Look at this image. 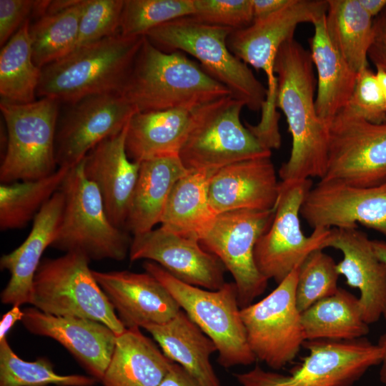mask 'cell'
I'll list each match as a JSON object with an SVG mask.
<instances>
[{
  "label": "cell",
  "mask_w": 386,
  "mask_h": 386,
  "mask_svg": "<svg viewBox=\"0 0 386 386\" xmlns=\"http://www.w3.org/2000/svg\"><path fill=\"white\" fill-rule=\"evenodd\" d=\"M313 66L310 51L294 38L281 46L276 57L277 108L292 136L290 157L279 170L281 182L321 179L326 172L328 127L315 109Z\"/></svg>",
  "instance_id": "cell-1"
},
{
  "label": "cell",
  "mask_w": 386,
  "mask_h": 386,
  "mask_svg": "<svg viewBox=\"0 0 386 386\" xmlns=\"http://www.w3.org/2000/svg\"><path fill=\"white\" fill-rule=\"evenodd\" d=\"M121 94L135 112L174 109L194 111L232 95L229 90L183 52H165L146 36Z\"/></svg>",
  "instance_id": "cell-2"
},
{
  "label": "cell",
  "mask_w": 386,
  "mask_h": 386,
  "mask_svg": "<svg viewBox=\"0 0 386 386\" xmlns=\"http://www.w3.org/2000/svg\"><path fill=\"white\" fill-rule=\"evenodd\" d=\"M144 39L119 33L74 49L41 69L36 96L65 104L93 94H121Z\"/></svg>",
  "instance_id": "cell-3"
},
{
  "label": "cell",
  "mask_w": 386,
  "mask_h": 386,
  "mask_svg": "<svg viewBox=\"0 0 386 386\" xmlns=\"http://www.w3.org/2000/svg\"><path fill=\"white\" fill-rule=\"evenodd\" d=\"M327 8V0H290L274 14L254 20L244 29L233 30L227 38V46L233 54L246 64L262 70L267 76V96L261 119L257 124L250 126L252 132L266 144L274 145L281 141L274 71L278 51L286 41L293 38L300 24H313L325 14Z\"/></svg>",
  "instance_id": "cell-4"
},
{
  "label": "cell",
  "mask_w": 386,
  "mask_h": 386,
  "mask_svg": "<svg viewBox=\"0 0 386 386\" xmlns=\"http://www.w3.org/2000/svg\"><path fill=\"white\" fill-rule=\"evenodd\" d=\"M229 28L199 22L190 16L172 20L149 31L145 36L165 52L175 51L196 58L211 76L225 86L249 109L261 111L267 88L247 64L229 49Z\"/></svg>",
  "instance_id": "cell-5"
},
{
  "label": "cell",
  "mask_w": 386,
  "mask_h": 386,
  "mask_svg": "<svg viewBox=\"0 0 386 386\" xmlns=\"http://www.w3.org/2000/svg\"><path fill=\"white\" fill-rule=\"evenodd\" d=\"M59 190L64 206L51 247L82 253L90 260L124 259L132 239L110 221L98 188L85 176L83 160L69 169Z\"/></svg>",
  "instance_id": "cell-6"
},
{
  "label": "cell",
  "mask_w": 386,
  "mask_h": 386,
  "mask_svg": "<svg viewBox=\"0 0 386 386\" xmlns=\"http://www.w3.org/2000/svg\"><path fill=\"white\" fill-rule=\"evenodd\" d=\"M143 267L162 283L180 308L212 340L221 366L249 365L257 360L248 345L234 282H225L219 289L209 290L177 279L154 262H145Z\"/></svg>",
  "instance_id": "cell-7"
},
{
  "label": "cell",
  "mask_w": 386,
  "mask_h": 386,
  "mask_svg": "<svg viewBox=\"0 0 386 386\" xmlns=\"http://www.w3.org/2000/svg\"><path fill=\"white\" fill-rule=\"evenodd\" d=\"M244 107L242 101L228 95L192 112L179 152L187 170L217 171L237 162L271 157L272 151L242 124L240 114Z\"/></svg>",
  "instance_id": "cell-8"
},
{
  "label": "cell",
  "mask_w": 386,
  "mask_h": 386,
  "mask_svg": "<svg viewBox=\"0 0 386 386\" xmlns=\"http://www.w3.org/2000/svg\"><path fill=\"white\" fill-rule=\"evenodd\" d=\"M89 261L76 252L42 259L35 274L29 303L46 314L99 322L119 335L127 328L94 278Z\"/></svg>",
  "instance_id": "cell-9"
},
{
  "label": "cell",
  "mask_w": 386,
  "mask_h": 386,
  "mask_svg": "<svg viewBox=\"0 0 386 386\" xmlns=\"http://www.w3.org/2000/svg\"><path fill=\"white\" fill-rule=\"evenodd\" d=\"M59 107L50 98L28 104L0 102L6 129L1 184L39 179L58 169L54 140Z\"/></svg>",
  "instance_id": "cell-10"
},
{
  "label": "cell",
  "mask_w": 386,
  "mask_h": 386,
  "mask_svg": "<svg viewBox=\"0 0 386 386\" xmlns=\"http://www.w3.org/2000/svg\"><path fill=\"white\" fill-rule=\"evenodd\" d=\"M303 347L308 355L288 375L256 365L235 377L241 386H353L382 357L377 344L365 337L305 341Z\"/></svg>",
  "instance_id": "cell-11"
},
{
  "label": "cell",
  "mask_w": 386,
  "mask_h": 386,
  "mask_svg": "<svg viewBox=\"0 0 386 386\" xmlns=\"http://www.w3.org/2000/svg\"><path fill=\"white\" fill-rule=\"evenodd\" d=\"M312 187L311 179L279 182L272 222L255 244L257 269L266 279H272L277 284L311 252L323 249L330 233L331 229L315 228L310 236H305L301 229L300 209Z\"/></svg>",
  "instance_id": "cell-12"
},
{
  "label": "cell",
  "mask_w": 386,
  "mask_h": 386,
  "mask_svg": "<svg viewBox=\"0 0 386 386\" xmlns=\"http://www.w3.org/2000/svg\"><path fill=\"white\" fill-rule=\"evenodd\" d=\"M274 208L269 210L237 209L219 214L199 241L215 255L234 278L239 307L262 295L268 279L259 271L254 250L258 239L270 226Z\"/></svg>",
  "instance_id": "cell-13"
},
{
  "label": "cell",
  "mask_w": 386,
  "mask_h": 386,
  "mask_svg": "<svg viewBox=\"0 0 386 386\" xmlns=\"http://www.w3.org/2000/svg\"><path fill=\"white\" fill-rule=\"evenodd\" d=\"M298 267L264 298L241 309L250 350L274 370L293 361L306 341L295 300Z\"/></svg>",
  "instance_id": "cell-14"
},
{
  "label": "cell",
  "mask_w": 386,
  "mask_h": 386,
  "mask_svg": "<svg viewBox=\"0 0 386 386\" xmlns=\"http://www.w3.org/2000/svg\"><path fill=\"white\" fill-rule=\"evenodd\" d=\"M134 113L117 92L60 104L54 140L58 167L71 168L80 163L95 146L122 131Z\"/></svg>",
  "instance_id": "cell-15"
},
{
  "label": "cell",
  "mask_w": 386,
  "mask_h": 386,
  "mask_svg": "<svg viewBox=\"0 0 386 386\" xmlns=\"http://www.w3.org/2000/svg\"><path fill=\"white\" fill-rule=\"evenodd\" d=\"M327 127V163L322 180L363 187L386 183V122L337 115Z\"/></svg>",
  "instance_id": "cell-16"
},
{
  "label": "cell",
  "mask_w": 386,
  "mask_h": 386,
  "mask_svg": "<svg viewBox=\"0 0 386 386\" xmlns=\"http://www.w3.org/2000/svg\"><path fill=\"white\" fill-rule=\"evenodd\" d=\"M300 215L313 229L357 228V223L386 236V183L355 187L322 180L310 189Z\"/></svg>",
  "instance_id": "cell-17"
},
{
  "label": "cell",
  "mask_w": 386,
  "mask_h": 386,
  "mask_svg": "<svg viewBox=\"0 0 386 386\" xmlns=\"http://www.w3.org/2000/svg\"><path fill=\"white\" fill-rule=\"evenodd\" d=\"M129 257L131 262H154L177 279L201 288L217 290L225 283L226 269L199 241L163 227L134 235Z\"/></svg>",
  "instance_id": "cell-18"
},
{
  "label": "cell",
  "mask_w": 386,
  "mask_h": 386,
  "mask_svg": "<svg viewBox=\"0 0 386 386\" xmlns=\"http://www.w3.org/2000/svg\"><path fill=\"white\" fill-rule=\"evenodd\" d=\"M92 272L127 329L164 323L181 310L169 291L147 272Z\"/></svg>",
  "instance_id": "cell-19"
},
{
  "label": "cell",
  "mask_w": 386,
  "mask_h": 386,
  "mask_svg": "<svg viewBox=\"0 0 386 386\" xmlns=\"http://www.w3.org/2000/svg\"><path fill=\"white\" fill-rule=\"evenodd\" d=\"M340 251L337 271L347 285L360 291L362 317L370 325L386 312V264L376 254L372 240L357 228H331L323 249Z\"/></svg>",
  "instance_id": "cell-20"
},
{
  "label": "cell",
  "mask_w": 386,
  "mask_h": 386,
  "mask_svg": "<svg viewBox=\"0 0 386 386\" xmlns=\"http://www.w3.org/2000/svg\"><path fill=\"white\" fill-rule=\"evenodd\" d=\"M23 311L21 322L29 332L57 341L101 382L117 336L109 327L91 320L46 314L34 307Z\"/></svg>",
  "instance_id": "cell-21"
},
{
  "label": "cell",
  "mask_w": 386,
  "mask_h": 386,
  "mask_svg": "<svg viewBox=\"0 0 386 386\" xmlns=\"http://www.w3.org/2000/svg\"><path fill=\"white\" fill-rule=\"evenodd\" d=\"M270 157L237 162L217 170L208 185L210 207L217 215L237 209L269 210L279 194Z\"/></svg>",
  "instance_id": "cell-22"
},
{
  "label": "cell",
  "mask_w": 386,
  "mask_h": 386,
  "mask_svg": "<svg viewBox=\"0 0 386 386\" xmlns=\"http://www.w3.org/2000/svg\"><path fill=\"white\" fill-rule=\"evenodd\" d=\"M128 123L122 131L95 146L83 159L85 176L98 188L110 221L123 229L140 167L127 154Z\"/></svg>",
  "instance_id": "cell-23"
},
{
  "label": "cell",
  "mask_w": 386,
  "mask_h": 386,
  "mask_svg": "<svg viewBox=\"0 0 386 386\" xmlns=\"http://www.w3.org/2000/svg\"><path fill=\"white\" fill-rule=\"evenodd\" d=\"M64 206V194L59 189L36 215L24 242L1 257V268L11 274L1 293L3 304L21 306L29 303L35 274L44 252L56 237Z\"/></svg>",
  "instance_id": "cell-24"
},
{
  "label": "cell",
  "mask_w": 386,
  "mask_h": 386,
  "mask_svg": "<svg viewBox=\"0 0 386 386\" xmlns=\"http://www.w3.org/2000/svg\"><path fill=\"white\" fill-rule=\"evenodd\" d=\"M313 26L314 34L309 43L312 61L317 74L315 109L320 119L328 126L347 103L357 73L331 42L327 33L325 14Z\"/></svg>",
  "instance_id": "cell-25"
},
{
  "label": "cell",
  "mask_w": 386,
  "mask_h": 386,
  "mask_svg": "<svg viewBox=\"0 0 386 386\" xmlns=\"http://www.w3.org/2000/svg\"><path fill=\"white\" fill-rule=\"evenodd\" d=\"M174 362L140 328L117 336L103 386H159Z\"/></svg>",
  "instance_id": "cell-26"
},
{
  "label": "cell",
  "mask_w": 386,
  "mask_h": 386,
  "mask_svg": "<svg viewBox=\"0 0 386 386\" xmlns=\"http://www.w3.org/2000/svg\"><path fill=\"white\" fill-rule=\"evenodd\" d=\"M173 362L181 365L202 386H222L210 362L217 347L181 310L170 320L144 328Z\"/></svg>",
  "instance_id": "cell-27"
},
{
  "label": "cell",
  "mask_w": 386,
  "mask_h": 386,
  "mask_svg": "<svg viewBox=\"0 0 386 386\" xmlns=\"http://www.w3.org/2000/svg\"><path fill=\"white\" fill-rule=\"evenodd\" d=\"M187 172L177 154L142 162L125 230L133 235L140 234L160 223L173 186Z\"/></svg>",
  "instance_id": "cell-28"
},
{
  "label": "cell",
  "mask_w": 386,
  "mask_h": 386,
  "mask_svg": "<svg viewBox=\"0 0 386 386\" xmlns=\"http://www.w3.org/2000/svg\"><path fill=\"white\" fill-rule=\"evenodd\" d=\"M192 112L174 109L135 112L129 121L126 135L129 158L141 163L156 157L179 155Z\"/></svg>",
  "instance_id": "cell-29"
},
{
  "label": "cell",
  "mask_w": 386,
  "mask_h": 386,
  "mask_svg": "<svg viewBox=\"0 0 386 386\" xmlns=\"http://www.w3.org/2000/svg\"><path fill=\"white\" fill-rule=\"evenodd\" d=\"M212 170H187L174 184L161 218V226L179 234L199 239L216 214L208 195Z\"/></svg>",
  "instance_id": "cell-30"
},
{
  "label": "cell",
  "mask_w": 386,
  "mask_h": 386,
  "mask_svg": "<svg viewBox=\"0 0 386 386\" xmlns=\"http://www.w3.org/2000/svg\"><path fill=\"white\" fill-rule=\"evenodd\" d=\"M301 319L306 341L354 340L370 330L359 298L342 288L302 312Z\"/></svg>",
  "instance_id": "cell-31"
},
{
  "label": "cell",
  "mask_w": 386,
  "mask_h": 386,
  "mask_svg": "<svg viewBox=\"0 0 386 386\" xmlns=\"http://www.w3.org/2000/svg\"><path fill=\"white\" fill-rule=\"evenodd\" d=\"M325 26L337 50L357 73L368 67L373 39V19L358 0H327Z\"/></svg>",
  "instance_id": "cell-32"
},
{
  "label": "cell",
  "mask_w": 386,
  "mask_h": 386,
  "mask_svg": "<svg viewBox=\"0 0 386 386\" xmlns=\"http://www.w3.org/2000/svg\"><path fill=\"white\" fill-rule=\"evenodd\" d=\"M27 19L0 51L1 102L28 104L36 100L41 69L34 62Z\"/></svg>",
  "instance_id": "cell-33"
},
{
  "label": "cell",
  "mask_w": 386,
  "mask_h": 386,
  "mask_svg": "<svg viewBox=\"0 0 386 386\" xmlns=\"http://www.w3.org/2000/svg\"><path fill=\"white\" fill-rule=\"evenodd\" d=\"M70 168L59 167L52 174L36 180L0 185V229H21L26 226L59 190Z\"/></svg>",
  "instance_id": "cell-34"
},
{
  "label": "cell",
  "mask_w": 386,
  "mask_h": 386,
  "mask_svg": "<svg viewBox=\"0 0 386 386\" xmlns=\"http://www.w3.org/2000/svg\"><path fill=\"white\" fill-rule=\"evenodd\" d=\"M84 0L64 11L46 14L29 26L34 64L40 69L71 53L75 48Z\"/></svg>",
  "instance_id": "cell-35"
},
{
  "label": "cell",
  "mask_w": 386,
  "mask_h": 386,
  "mask_svg": "<svg viewBox=\"0 0 386 386\" xmlns=\"http://www.w3.org/2000/svg\"><path fill=\"white\" fill-rule=\"evenodd\" d=\"M96 382L91 376L59 375L45 357L24 361L12 350L6 338L0 340V386H93Z\"/></svg>",
  "instance_id": "cell-36"
},
{
  "label": "cell",
  "mask_w": 386,
  "mask_h": 386,
  "mask_svg": "<svg viewBox=\"0 0 386 386\" xmlns=\"http://www.w3.org/2000/svg\"><path fill=\"white\" fill-rule=\"evenodd\" d=\"M194 13L193 0H124L119 33L145 36L161 24Z\"/></svg>",
  "instance_id": "cell-37"
},
{
  "label": "cell",
  "mask_w": 386,
  "mask_h": 386,
  "mask_svg": "<svg viewBox=\"0 0 386 386\" xmlns=\"http://www.w3.org/2000/svg\"><path fill=\"white\" fill-rule=\"evenodd\" d=\"M334 259L316 249L298 267L295 300L299 311L307 310L320 300L334 295L339 289L340 274Z\"/></svg>",
  "instance_id": "cell-38"
},
{
  "label": "cell",
  "mask_w": 386,
  "mask_h": 386,
  "mask_svg": "<svg viewBox=\"0 0 386 386\" xmlns=\"http://www.w3.org/2000/svg\"><path fill=\"white\" fill-rule=\"evenodd\" d=\"M124 0H84L75 49L119 34Z\"/></svg>",
  "instance_id": "cell-39"
},
{
  "label": "cell",
  "mask_w": 386,
  "mask_h": 386,
  "mask_svg": "<svg viewBox=\"0 0 386 386\" xmlns=\"http://www.w3.org/2000/svg\"><path fill=\"white\" fill-rule=\"evenodd\" d=\"M337 115L361 119L374 124L386 122L383 91L376 74L368 67L357 73L352 93Z\"/></svg>",
  "instance_id": "cell-40"
},
{
  "label": "cell",
  "mask_w": 386,
  "mask_h": 386,
  "mask_svg": "<svg viewBox=\"0 0 386 386\" xmlns=\"http://www.w3.org/2000/svg\"><path fill=\"white\" fill-rule=\"evenodd\" d=\"M193 19L209 25L239 30L253 22L252 0H193Z\"/></svg>",
  "instance_id": "cell-41"
},
{
  "label": "cell",
  "mask_w": 386,
  "mask_h": 386,
  "mask_svg": "<svg viewBox=\"0 0 386 386\" xmlns=\"http://www.w3.org/2000/svg\"><path fill=\"white\" fill-rule=\"evenodd\" d=\"M35 1L0 0V45L2 47L29 19Z\"/></svg>",
  "instance_id": "cell-42"
},
{
  "label": "cell",
  "mask_w": 386,
  "mask_h": 386,
  "mask_svg": "<svg viewBox=\"0 0 386 386\" xmlns=\"http://www.w3.org/2000/svg\"><path fill=\"white\" fill-rule=\"evenodd\" d=\"M368 58L375 66L386 69V8L373 19V39Z\"/></svg>",
  "instance_id": "cell-43"
},
{
  "label": "cell",
  "mask_w": 386,
  "mask_h": 386,
  "mask_svg": "<svg viewBox=\"0 0 386 386\" xmlns=\"http://www.w3.org/2000/svg\"><path fill=\"white\" fill-rule=\"evenodd\" d=\"M159 386H202L181 365L173 363Z\"/></svg>",
  "instance_id": "cell-44"
},
{
  "label": "cell",
  "mask_w": 386,
  "mask_h": 386,
  "mask_svg": "<svg viewBox=\"0 0 386 386\" xmlns=\"http://www.w3.org/2000/svg\"><path fill=\"white\" fill-rule=\"evenodd\" d=\"M290 0H252L253 21L266 18L279 11Z\"/></svg>",
  "instance_id": "cell-45"
},
{
  "label": "cell",
  "mask_w": 386,
  "mask_h": 386,
  "mask_svg": "<svg viewBox=\"0 0 386 386\" xmlns=\"http://www.w3.org/2000/svg\"><path fill=\"white\" fill-rule=\"evenodd\" d=\"M24 311L21 310L19 305H13L11 309L6 312L0 321V340L6 338L7 333L14 324L22 320Z\"/></svg>",
  "instance_id": "cell-46"
},
{
  "label": "cell",
  "mask_w": 386,
  "mask_h": 386,
  "mask_svg": "<svg viewBox=\"0 0 386 386\" xmlns=\"http://www.w3.org/2000/svg\"><path fill=\"white\" fill-rule=\"evenodd\" d=\"M358 1L365 12L372 19L377 17L386 8V0Z\"/></svg>",
  "instance_id": "cell-47"
},
{
  "label": "cell",
  "mask_w": 386,
  "mask_h": 386,
  "mask_svg": "<svg viewBox=\"0 0 386 386\" xmlns=\"http://www.w3.org/2000/svg\"><path fill=\"white\" fill-rule=\"evenodd\" d=\"M377 345L382 350V357L380 362V380L384 386H386V332L382 335L378 340Z\"/></svg>",
  "instance_id": "cell-48"
},
{
  "label": "cell",
  "mask_w": 386,
  "mask_h": 386,
  "mask_svg": "<svg viewBox=\"0 0 386 386\" xmlns=\"http://www.w3.org/2000/svg\"><path fill=\"white\" fill-rule=\"evenodd\" d=\"M372 246L378 257L386 264V242L382 240H372ZM386 322V312L383 315Z\"/></svg>",
  "instance_id": "cell-49"
},
{
  "label": "cell",
  "mask_w": 386,
  "mask_h": 386,
  "mask_svg": "<svg viewBox=\"0 0 386 386\" xmlns=\"http://www.w3.org/2000/svg\"><path fill=\"white\" fill-rule=\"evenodd\" d=\"M375 74L382 89L386 103V69L380 66H375Z\"/></svg>",
  "instance_id": "cell-50"
}]
</instances>
